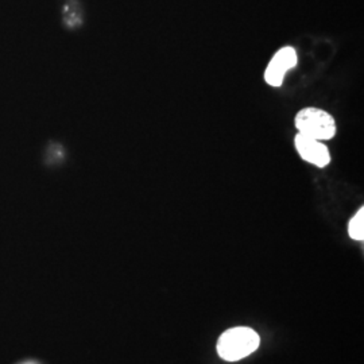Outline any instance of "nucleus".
<instances>
[{"label":"nucleus","instance_id":"39448f33","mask_svg":"<svg viewBox=\"0 0 364 364\" xmlns=\"http://www.w3.org/2000/svg\"><path fill=\"white\" fill-rule=\"evenodd\" d=\"M350 237L358 242H363L364 239V208H360L352 218L348 224Z\"/></svg>","mask_w":364,"mask_h":364},{"label":"nucleus","instance_id":"f03ea898","mask_svg":"<svg viewBox=\"0 0 364 364\" xmlns=\"http://www.w3.org/2000/svg\"><path fill=\"white\" fill-rule=\"evenodd\" d=\"M258 333L250 328H232L221 335L218 341V352L221 359L227 362H236L259 347Z\"/></svg>","mask_w":364,"mask_h":364},{"label":"nucleus","instance_id":"20e7f679","mask_svg":"<svg viewBox=\"0 0 364 364\" xmlns=\"http://www.w3.org/2000/svg\"><path fill=\"white\" fill-rule=\"evenodd\" d=\"M294 146L302 161L311 164L316 168L324 169L331 164V151L326 144L321 141L313 139L311 136H306L299 132L294 136Z\"/></svg>","mask_w":364,"mask_h":364},{"label":"nucleus","instance_id":"f257e3e1","mask_svg":"<svg viewBox=\"0 0 364 364\" xmlns=\"http://www.w3.org/2000/svg\"><path fill=\"white\" fill-rule=\"evenodd\" d=\"M294 126L301 134L317 141L333 139L338 132L335 117L316 107H305L299 109L294 117Z\"/></svg>","mask_w":364,"mask_h":364},{"label":"nucleus","instance_id":"7ed1b4c3","mask_svg":"<svg viewBox=\"0 0 364 364\" xmlns=\"http://www.w3.org/2000/svg\"><path fill=\"white\" fill-rule=\"evenodd\" d=\"M299 63V55L293 46L281 48L270 60L264 70V81L267 85L278 88L284 84L287 72L296 68Z\"/></svg>","mask_w":364,"mask_h":364}]
</instances>
